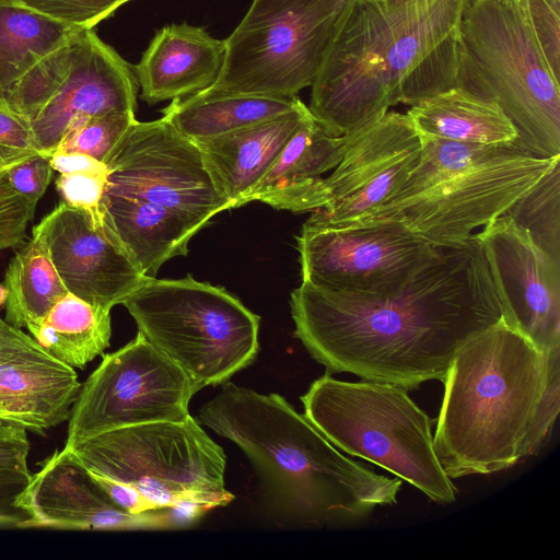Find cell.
<instances>
[{"label": "cell", "mask_w": 560, "mask_h": 560, "mask_svg": "<svg viewBox=\"0 0 560 560\" xmlns=\"http://www.w3.org/2000/svg\"><path fill=\"white\" fill-rule=\"evenodd\" d=\"M290 306L294 336L327 372L407 390L443 382L459 349L502 318L475 233L443 245L393 294L351 295L301 282Z\"/></svg>", "instance_id": "cell-1"}, {"label": "cell", "mask_w": 560, "mask_h": 560, "mask_svg": "<svg viewBox=\"0 0 560 560\" xmlns=\"http://www.w3.org/2000/svg\"><path fill=\"white\" fill-rule=\"evenodd\" d=\"M466 0H346L308 109L329 133H352L399 103L460 85Z\"/></svg>", "instance_id": "cell-2"}, {"label": "cell", "mask_w": 560, "mask_h": 560, "mask_svg": "<svg viewBox=\"0 0 560 560\" xmlns=\"http://www.w3.org/2000/svg\"><path fill=\"white\" fill-rule=\"evenodd\" d=\"M197 420L247 455L277 508L296 524H357L397 503L401 479L342 455L278 394L224 383Z\"/></svg>", "instance_id": "cell-3"}, {"label": "cell", "mask_w": 560, "mask_h": 560, "mask_svg": "<svg viewBox=\"0 0 560 560\" xmlns=\"http://www.w3.org/2000/svg\"><path fill=\"white\" fill-rule=\"evenodd\" d=\"M547 374L548 353L503 317L459 349L433 435L451 479L503 471L524 458Z\"/></svg>", "instance_id": "cell-4"}, {"label": "cell", "mask_w": 560, "mask_h": 560, "mask_svg": "<svg viewBox=\"0 0 560 560\" xmlns=\"http://www.w3.org/2000/svg\"><path fill=\"white\" fill-rule=\"evenodd\" d=\"M460 36L459 86L503 109L520 152L560 155V80L537 42L526 0H466Z\"/></svg>", "instance_id": "cell-5"}, {"label": "cell", "mask_w": 560, "mask_h": 560, "mask_svg": "<svg viewBox=\"0 0 560 560\" xmlns=\"http://www.w3.org/2000/svg\"><path fill=\"white\" fill-rule=\"evenodd\" d=\"M305 418L338 450L373 463L440 504L457 489L441 466L432 421L407 389L340 381L327 372L301 396Z\"/></svg>", "instance_id": "cell-6"}, {"label": "cell", "mask_w": 560, "mask_h": 560, "mask_svg": "<svg viewBox=\"0 0 560 560\" xmlns=\"http://www.w3.org/2000/svg\"><path fill=\"white\" fill-rule=\"evenodd\" d=\"M138 331L196 390L226 383L259 351V316L222 287L148 278L122 303Z\"/></svg>", "instance_id": "cell-7"}, {"label": "cell", "mask_w": 560, "mask_h": 560, "mask_svg": "<svg viewBox=\"0 0 560 560\" xmlns=\"http://www.w3.org/2000/svg\"><path fill=\"white\" fill-rule=\"evenodd\" d=\"M68 448L89 471L131 486L155 509L183 500L218 508L234 498L225 489L224 451L191 416L107 431Z\"/></svg>", "instance_id": "cell-8"}, {"label": "cell", "mask_w": 560, "mask_h": 560, "mask_svg": "<svg viewBox=\"0 0 560 560\" xmlns=\"http://www.w3.org/2000/svg\"><path fill=\"white\" fill-rule=\"evenodd\" d=\"M346 0H253L206 93L292 97L311 86ZM201 92V91H200Z\"/></svg>", "instance_id": "cell-9"}, {"label": "cell", "mask_w": 560, "mask_h": 560, "mask_svg": "<svg viewBox=\"0 0 560 560\" xmlns=\"http://www.w3.org/2000/svg\"><path fill=\"white\" fill-rule=\"evenodd\" d=\"M196 393L187 375L138 331L81 384L65 446L120 428L183 421Z\"/></svg>", "instance_id": "cell-10"}, {"label": "cell", "mask_w": 560, "mask_h": 560, "mask_svg": "<svg viewBox=\"0 0 560 560\" xmlns=\"http://www.w3.org/2000/svg\"><path fill=\"white\" fill-rule=\"evenodd\" d=\"M442 246L393 220L332 226L304 223L296 236L302 282L362 296L399 291Z\"/></svg>", "instance_id": "cell-11"}, {"label": "cell", "mask_w": 560, "mask_h": 560, "mask_svg": "<svg viewBox=\"0 0 560 560\" xmlns=\"http://www.w3.org/2000/svg\"><path fill=\"white\" fill-rule=\"evenodd\" d=\"M559 162L560 155L536 158L512 150L419 195L386 202L359 221L393 220L433 245L456 244L503 215Z\"/></svg>", "instance_id": "cell-12"}, {"label": "cell", "mask_w": 560, "mask_h": 560, "mask_svg": "<svg viewBox=\"0 0 560 560\" xmlns=\"http://www.w3.org/2000/svg\"><path fill=\"white\" fill-rule=\"evenodd\" d=\"M106 192L142 199L203 223L232 209L194 140L164 117L136 120L105 162Z\"/></svg>", "instance_id": "cell-13"}, {"label": "cell", "mask_w": 560, "mask_h": 560, "mask_svg": "<svg viewBox=\"0 0 560 560\" xmlns=\"http://www.w3.org/2000/svg\"><path fill=\"white\" fill-rule=\"evenodd\" d=\"M347 136L340 162L324 177L313 225L362 220L388 202L418 163L421 141L406 114L388 110Z\"/></svg>", "instance_id": "cell-14"}, {"label": "cell", "mask_w": 560, "mask_h": 560, "mask_svg": "<svg viewBox=\"0 0 560 560\" xmlns=\"http://www.w3.org/2000/svg\"><path fill=\"white\" fill-rule=\"evenodd\" d=\"M503 319L539 350L560 348V261L503 214L478 233Z\"/></svg>", "instance_id": "cell-15"}, {"label": "cell", "mask_w": 560, "mask_h": 560, "mask_svg": "<svg viewBox=\"0 0 560 560\" xmlns=\"http://www.w3.org/2000/svg\"><path fill=\"white\" fill-rule=\"evenodd\" d=\"M74 51L61 83L28 122L36 145L51 155L65 136L94 116L135 113L138 83L131 67L93 28L73 34Z\"/></svg>", "instance_id": "cell-16"}, {"label": "cell", "mask_w": 560, "mask_h": 560, "mask_svg": "<svg viewBox=\"0 0 560 560\" xmlns=\"http://www.w3.org/2000/svg\"><path fill=\"white\" fill-rule=\"evenodd\" d=\"M68 292L112 310L147 279L85 212L61 201L34 226Z\"/></svg>", "instance_id": "cell-17"}, {"label": "cell", "mask_w": 560, "mask_h": 560, "mask_svg": "<svg viewBox=\"0 0 560 560\" xmlns=\"http://www.w3.org/2000/svg\"><path fill=\"white\" fill-rule=\"evenodd\" d=\"M22 505L31 516L27 528L172 529L166 508L132 514L117 506L66 446L32 475Z\"/></svg>", "instance_id": "cell-18"}, {"label": "cell", "mask_w": 560, "mask_h": 560, "mask_svg": "<svg viewBox=\"0 0 560 560\" xmlns=\"http://www.w3.org/2000/svg\"><path fill=\"white\" fill-rule=\"evenodd\" d=\"M80 388L73 368L0 317V421L44 436L68 421Z\"/></svg>", "instance_id": "cell-19"}, {"label": "cell", "mask_w": 560, "mask_h": 560, "mask_svg": "<svg viewBox=\"0 0 560 560\" xmlns=\"http://www.w3.org/2000/svg\"><path fill=\"white\" fill-rule=\"evenodd\" d=\"M224 50V39L212 37L202 27H162L135 67L142 100L155 104L209 88L221 70Z\"/></svg>", "instance_id": "cell-20"}, {"label": "cell", "mask_w": 560, "mask_h": 560, "mask_svg": "<svg viewBox=\"0 0 560 560\" xmlns=\"http://www.w3.org/2000/svg\"><path fill=\"white\" fill-rule=\"evenodd\" d=\"M308 115L304 105L273 119L194 140L219 192L232 208L248 203L254 187Z\"/></svg>", "instance_id": "cell-21"}, {"label": "cell", "mask_w": 560, "mask_h": 560, "mask_svg": "<svg viewBox=\"0 0 560 560\" xmlns=\"http://www.w3.org/2000/svg\"><path fill=\"white\" fill-rule=\"evenodd\" d=\"M101 212L106 233L148 278L168 259L187 255L189 241L206 225L165 207L106 191Z\"/></svg>", "instance_id": "cell-22"}, {"label": "cell", "mask_w": 560, "mask_h": 560, "mask_svg": "<svg viewBox=\"0 0 560 560\" xmlns=\"http://www.w3.org/2000/svg\"><path fill=\"white\" fill-rule=\"evenodd\" d=\"M347 136H334L308 115L272 165L254 187L248 202L258 200L292 212L316 210L324 174L340 162Z\"/></svg>", "instance_id": "cell-23"}, {"label": "cell", "mask_w": 560, "mask_h": 560, "mask_svg": "<svg viewBox=\"0 0 560 560\" xmlns=\"http://www.w3.org/2000/svg\"><path fill=\"white\" fill-rule=\"evenodd\" d=\"M406 115L419 136L504 147H514L518 138L494 101L463 86L424 98L411 105Z\"/></svg>", "instance_id": "cell-24"}, {"label": "cell", "mask_w": 560, "mask_h": 560, "mask_svg": "<svg viewBox=\"0 0 560 560\" xmlns=\"http://www.w3.org/2000/svg\"><path fill=\"white\" fill-rule=\"evenodd\" d=\"M305 104L298 97L198 92L176 98L163 109V117L191 140L228 133L298 110Z\"/></svg>", "instance_id": "cell-25"}, {"label": "cell", "mask_w": 560, "mask_h": 560, "mask_svg": "<svg viewBox=\"0 0 560 560\" xmlns=\"http://www.w3.org/2000/svg\"><path fill=\"white\" fill-rule=\"evenodd\" d=\"M77 30L14 0H0V107L16 82Z\"/></svg>", "instance_id": "cell-26"}, {"label": "cell", "mask_w": 560, "mask_h": 560, "mask_svg": "<svg viewBox=\"0 0 560 560\" xmlns=\"http://www.w3.org/2000/svg\"><path fill=\"white\" fill-rule=\"evenodd\" d=\"M28 331L55 358L73 369H83L109 346L110 310L69 292Z\"/></svg>", "instance_id": "cell-27"}, {"label": "cell", "mask_w": 560, "mask_h": 560, "mask_svg": "<svg viewBox=\"0 0 560 560\" xmlns=\"http://www.w3.org/2000/svg\"><path fill=\"white\" fill-rule=\"evenodd\" d=\"M3 285L7 290L4 319L28 330L69 293L44 245L34 236L10 260Z\"/></svg>", "instance_id": "cell-28"}, {"label": "cell", "mask_w": 560, "mask_h": 560, "mask_svg": "<svg viewBox=\"0 0 560 560\" xmlns=\"http://www.w3.org/2000/svg\"><path fill=\"white\" fill-rule=\"evenodd\" d=\"M419 138L421 151L418 163L389 201L413 197L474 164L512 150L518 151L511 145H485L425 136Z\"/></svg>", "instance_id": "cell-29"}, {"label": "cell", "mask_w": 560, "mask_h": 560, "mask_svg": "<svg viewBox=\"0 0 560 560\" xmlns=\"http://www.w3.org/2000/svg\"><path fill=\"white\" fill-rule=\"evenodd\" d=\"M559 164L504 213L524 228L537 246L558 261H560Z\"/></svg>", "instance_id": "cell-30"}, {"label": "cell", "mask_w": 560, "mask_h": 560, "mask_svg": "<svg viewBox=\"0 0 560 560\" xmlns=\"http://www.w3.org/2000/svg\"><path fill=\"white\" fill-rule=\"evenodd\" d=\"M136 120L135 113H109L88 118L65 136L57 150L82 153L105 164Z\"/></svg>", "instance_id": "cell-31"}, {"label": "cell", "mask_w": 560, "mask_h": 560, "mask_svg": "<svg viewBox=\"0 0 560 560\" xmlns=\"http://www.w3.org/2000/svg\"><path fill=\"white\" fill-rule=\"evenodd\" d=\"M107 185V168L103 163L95 167L61 173L56 187L62 201L90 215L97 226H103L101 202Z\"/></svg>", "instance_id": "cell-32"}, {"label": "cell", "mask_w": 560, "mask_h": 560, "mask_svg": "<svg viewBox=\"0 0 560 560\" xmlns=\"http://www.w3.org/2000/svg\"><path fill=\"white\" fill-rule=\"evenodd\" d=\"M77 28L91 30L131 0H14Z\"/></svg>", "instance_id": "cell-33"}, {"label": "cell", "mask_w": 560, "mask_h": 560, "mask_svg": "<svg viewBox=\"0 0 560 560\" xmlns=\"http://www.w3.org/2000/svg\"><path fill=\"white\" fill-rule=\"evenodd\" d=\"M560 406V348L548 352V374L524 446V457L536 455L553 429Z\"/></svg>", "instance_id": "cell-34"}, {"label": "cell", "mask_w": 560, "mask_h": 560, "mask_svg": "<svg viewBox=\"0 0 560 560\" xmlns=\"http://www.w3.org/2000/svg\"><path fill=\"white\" fill-rule=\"evenodd\" d=\"M35 209L36 203L10 186L5 172L0 173V250L15 247L24 240Z\"/></svg>", "instance_id": "cell-35"}, {"label": "cell", "mask_w": 560, "mask_h": 560, "mask_svg": "<svg viewBox=\"0 0 560 560\" xmlns=\"http://www.w3.org/2000/svg\"><path fill=\"white\" fill-rule=\"evenodd\" d=\"M526 5L542 54L560 80V0H526Z\"/></svg>", "instance_id": "cell-36"}, {"label": "cell", "mask_w": 560, "mask_h": 560, "mask_svg": "<svg viewBox=\"0 0 560 560\" xmlns=\"http://www.w3.org/2000/svg\"><path fill=\"white\" fill-rule=\"evenodd\" d=\"M39 153L44 152L36 145L28 124L0 107V173Z\"/></svg>", "instance_id": "cell-37"}, {"label": "cell", "mask_w": 560, "mask_h": 560, "mask_svg": "<svg viewBox=\"0 0 560 560\" xmlns=\"http://www.w3.org/2000/svg\"><path fill=\"white\" fill-rule=\"evenodd\" d=\"M54 172L50 155L39 153L19 162L5 175L14 191L37 205L47 190Z\"/></svg>", "instance_id": "cell-38"}, {"label": "cell", "mask_w": 560, "mask_h": 560, "mask_svg": "<svg viewBox=\"0 0 560 560\" xmlns=\"http://www.w3.org/2000/svg\"><path fill=\"white\" fill-rule=\"evenodd\" d=\"M32 474L0 468V528H27L30 514L22 505Z\"/></svg>", "instance_id": "cell-39"}, {"label": "cell", "mask_w": 560, "mask_h": 560, "mask_svg": "<svg viewBox=\"0 0 560 560\" xmlns=\"http://www.w3.org/2000/svg\"><path fill=\"white\" fill-rule=\"evenodd\" d=\"M30 440L20 425L0 421V468L30 472Z\"/></svg>", "instance_id": "cell-40"}, {"label": "cell", "mask_w": 560, "mask_h": 560, "mask_svg": "<svg viewBox=\"0 0 560 560\" xmlns=\"http://www.w3.org/2000/svg\"><path fill=\"white\" fill-rule=\"evenodd\" d=\"M89 472L100 487L108 494L112 501L121 510L132 514H140L150 510H155V508H153V505L131 486L91 471Z\"/></svg>", "instance_id": "cell-41"}, {"label": "cell", "mask_w": 560, "mask_h": 560, "mask_svg": "<svg viewBox=\"0 0 560 560\" xmlns=\"http://www.w3.org/2000/svg\"><path fill=\"white\" fill-rule=\"evenodd\" d=\"M211 509L214 508L208 503L196 500H183L166 506L172 529L186 528L194 525Z\"/></svg>", "instance_id": "cell-42"}, {"label": "cell", "mask_w": 560, "mask_h": 560, "mask_svg": "<svg viewBox=\"0 0 560 560\" xmlns=\"http://www.w3.org/2000/svg\"><path fill=\"white\" fill-rule=\"evenodd\" d=\"M7 290L3 284H0V305L5 304Z\"/></svg>", "instance_id": "cell-43"}]
</instances>
